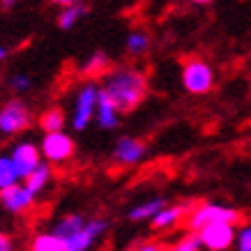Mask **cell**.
<instances>
[{"mask_svg": "<svg viewBox=\"0 0 251 251\" xmlns=\"http://www.w3.org/2000/svg\"><path fill=\"white\" fill-rule=\"evenodd\" d=\"M145 157V143L134 136H122L113 148V161L120 166H134Z\"/></svg>", "mask_w": 251, "mask_h": 251, "instance_id": "cell-11", "label": "cell"}, {"mask_svg": "<svg viewBox=\"0 0 251 251\" xmlns=\"http://www.w3.org/2000/svg\"><path fill=\"white\" fill-rule=\"evenodd\" d=\"M85 14H88L85 5H81V2H65V7L58 14V28L60 30H72Z\"/></svg>", "mask_w": 251, "mask_h": 251, "instance_id": "cell-17", "label": "cell"}, {"mask_svg": "<svg viewBox=\"0 0 251 251\" xmlns=\"http://www.w3.org/2000/svg\"><path fill=\"white\" fill-rule=\"evenodd\" d=\"M9 159L14 164L16 168V175H19V180H25L28 175H32L42 166V152H39V145H35L32 141H21V143H16L12 148V152H9Z\"/></svg>", "mask_w": 251, "mask_h": 251, "instance_id": "cell-7", "label": "cell"}, {"mask_svg": "<svg viewBox=\"0 0 251 251\" xmlns=\"http://www.w3.org/2000/svg\"><path fill=\"white\" fill-rule=\"evenodd\" d=\"M106 69H108V55L104 53V51H95V53L85 60L81 72H83L88 78H99V76H104Z\"/></svg>", "mask_w": 251, "mask_h": 251, "instance_id": "cell-20", "label": "cell"}, {"mask_svg": "<svg viewBox=\"0 0 251 251\" xmlns=\"http://www.w3.org/2000/svg\"><path fill=\"white\" fill-rule=\"evenodd\" d=\"M5 58H7V49L0 44V60H5Z\"/></svg>", "mask_w": 251, "mask_h": 251, "instance_id": "cell-28", "label": "cell"}, {"mask_svg": "<svg viewBox=\"0 0 251 251\" xmlns=\"http://www.w3.org/2000/svg\"><path fill=\"white\" fill-rule=\"evenodd\" d=\"M108 230V221L101 217H92L85 221V226L78 230L76 235L65 240V251H90L99 242V237H104Z\"/></svg>", "mask_w": 251, "mask_h": 251, "instance_id": "cell-9", "label": "cell"}, {"mask_svg": "<svg viewBox=\"0 0 251 251\" xmlns=\"http://www.w3.org/2000/svg\"><path fill=\"white\" fill-rule=\"evenodd\" d=\"M249 85H251V83H249Z\"/></svg>", "mask_w": 251, "mask_h": 251, "instance_id": "cell-29", "label": "cell"}, {"mask_svg": "<svg viewBox=\"0 0 251 251\" xmlns=\"http://www.w3.org/2000/svg\"><path fill=\"white\" fill-rule=\"evenodd\" d=\"M125 49H127V53L129 55L141 58V55L150 49V37H148V32L145 30H131L129 35H127V44H125Z\"/></svg>", "mask_w": 251, "mask_h": 251, "instance_id": "cell-21", "label": "cell"}, {"mask_svg": "<svg viewBox=\"0 0 251 251\" xmlns=\"http://www.w3.org/2000/svg\"><path fill=\"white\" fill-rule=\"evenodd\" d=\"M30 251H65V242L51 230H42L32 235Z\"/></svg>", "mask_w": 251, "mask_h": 251, "instance_id": "cell-19", "label": "cell"}, {"mask_svg": "<svg viewBox=\"0 0 251 251\" xmlns=\"http://www.w3.org/2000/svg\"><path fill=\"white\" fill-rule=\"evenodd\" d=\"M95 120L101 129H118V125H120V111L115 108V104L111 99L106 97V92L101 90L99 92V104H97V115H95Z\"/></svg>", "mask_w": 251, "mask_h": 251, "instance_id": "cell-13", "label": "cell"}, {"mask_svg": "<svg viewBox=\"0 0 251 251\" xmlns=\"http://www.w3.org/2000/svg\"><path fill=\"white\" fill-rule=\"evenodd\" d=\"M201 249H203V244H201L196 233H184L182 237H177L171 244H166V251H201Z\"/></svg>", "mask_w": 251, "mask_h": 251, "instance_id": "cell-23", "label": "cell"}, {"mask_svg": "<svg viewBox=\"0 0 251 251\" xmlns=\"http://www.w3.org/2000/svg\"><path fill=\"white\" fill-rule=\"evenodd\" d=\"M65 125H67V118H65V111L62 108H46L44 113L39 115V127L44 134H58V131H65Z\"/></svg>", "mask_w": 251, "mask_h": 251, "instance_id": "cell-18", "label": "cell"}, {"mask_svg": "<svg viewBox=\"0 0 251 251\" xmlns=\"http://www.w3.org/2000/svg\"><path fill=\"white\" fill-rule=\"evenodd\" d=\"M191 207H194V205H189V203L166 205L152 221H150V226H152V230H157V233H164V230L175 228L177 224L187 221V217H189V212H191Z\"/></svg>", "mask_w": 251, "mask_h": 251, "instance_id": "cell-12", "label": "cell"}, {"mask_svg": "<svg viewBox=\"0 0 251 251\" xmlns=\"http://www.w3.org/2000/svg\"><path fill=\"white\" fill-rule=\"evenodd\" d=\"M235 251H251V221H244V224L237 226Z\"/></svg>", "mask_w": 251, "mask_h": 251, "instance_id": "cell-24", "label": "cell"}, {"mask_svg": "<svg viewBox=\"0 0 251 251\" xmlns=\"http://www.w3.org/2000/svg\"><path fill=\"white\" fill-rule=\"evenodd\" d=\"M9 85H12V90H14L16 95H23V92L30 90L32 78L28 76V74H14V76H12V81H9Z\"/></svg>", "mask_w": 251, "mask_h": 251, "instance_id": "cell-25", "label": "cell"}, {"mask_svg": "<svg viewBox=\"0 0 251 251\" xmlns=\"http://www.w3.org/2000/svg\"><path fill=\"white\" fill-rule=\"evenodd\" d=\"M210 224H235V226H240L242 224V214H240V210H235L230 205L205 201V203H196L191 207L189 217L184 221V226H187L189 233H198L201 228H205Z\"/></svg>", "mask_w": 251, "mask_h": 251, "instance_id": "cell-2", "label": "cell"}, {"mask_svg": "<svg viewBox=\"0 0 251 251\" xmlns=\"http://www.w3.org/2000/svg\"><path fill=\"white\" fill-rule=\"evenodd\" d=\"M164 207H166V201H164V198H148V201H143V203H138V205L131 207L129 212H127V219L129 221H152Z\"/></svg>", "mask_w": 251, "mask_h": 251, "instance_id": "cell-15", "label": "cell"}, {"mask_svg": "<svg viewBox=\"0 0 251 251\" xmlns=\"http://www.w3.org/2000/svg\"><path fill=\"white\" fill-rule=\"evenodd\" d=\"M235 224H210L205 228H201L196 233L203 249L207 251H226L230 247H235Z\"/></svg>", "mask_w": 251, "mask_h": 251, "instance_id": "cell-8", "label": "cell"}, {"mask_svg": "<svg viewBox=\"0 0 251 251\" xmlns=\"http://www.w3.org/2000/svg\"><path fill=\"white\" fill-rule=\"evenodd\" d=\"M101 90L115 104V108L122 113H131L134 108L143 104L148 95V76L136 67H115L104 78Z\"/></svg>", "mask_w": 251, "mask_h": 251, "instance_id": "cell-1", "label": "cell"}, {"mask_svg": "<svg viewBox=\"0 0 251 251\" xmlns=\"http://www.w3.org/2000/svg\"><path fill=\"white\" fill-rule=\"evenodd\" d=\"M180 81H182L184 90L191 95H207L214 88V69L205 58H184L182 69H180Z\"/></svg>", "mask_w": 251, "mask_h": 251, "instance_id": "cell-3", "label": "cell"}, {"mask_svg": "<svg viewBox=\"0 0 251 251\" xmlns=\"http://www.w3.org/2000/svg\"><path fill=\"white\" fill-rule=\"evenodd\" d=\"M39 152L46 164H65L74 157V138L65 131L58 134H44L39 143Z\"/></svg>", "mask_w": 251, "mask_h": 251, "instance_id": "cell-6", "label": "cell"}, {"mask_svg": "<svg viewBox=\"0 0 251 251\" xmlns=\"http://www.w3.org/2000/svg\"><path fill=\"white\" fill-rule=\"evenodd\" d=\"M99 88L97 83H83L78 88L76 97H74V113H72V129L74 131H83L92 120H95V115H97V104H99Z\"/></svg>", "mask_w": 251, "mask_h": 251, "instance_id": "cell-4", "label": "cell"}, {"mask_svg": "<svg viewBox=\"0 0 251 251\" xmlns=\"http://www.w3.org/2000/svg\"><path fill=\"white\" fill-rule=\"evenodd\" d=\"M131 251H166V244L154 242V240H145V242H138Z\"/></svg>", "mask_w": 251, "mask_h": 251, "instance_id": "cell-26", "label": "cell"}, {"mask_svg": "<svg viewBox=\"0 0 251 251\" xmlns=\"http://www.w3.org/2000/svg\"><path fill=\"white\" fill-rule=\"evenodd\" d=\"M30 108L21 99H9L0 106V134L2 136H16L30 127Z\"/></svg>", "mask_w": 251, "mask_h": 251, "instance_id": "cell-5", "label": "cell"}, {"mask_svg": "<svg viewBox=\"0 0 251 251\" xmlns=\"http://www.w3.org/2000/svg\"><path fill=\"white\" fill-rule=\"evenodd\" d=\"M0 205L12 214H23L35 205V196L25 189V184L19 182L14 187H9V189L0 191Z\"/></svg>", "mask_w": 251, "mask_h": 251, "instance_id": "cell-10", "label": "cell"}, {"mask_svg": "<svg viewBox=\"0 0 251 251\" xmlns=\"http://www.w3.org/2000/svg\"><path fill=\"white\" fill-rule=\"evenodd\" d=\"M85 217L83 214H78V212H69V214H65V217H60V219L53 224V228H51V233H55V235L60 237L62 242L65 240H69L72 235H76L78 230L85 226Z\"/></svg>", "mask_w": 251, "mask_h": 251, "instance_id": "cell-14", "label": "cell"}, {"mask_svg": "<svg viewBox=\"0 0 251 251\" xmlns=\"http://www.w3.org/2000/svg\"><path fill=\"white\" fill-rule=\"evenodd\" d=\"M0 251H14V240L0 230Z\"/></svg>", "mask_w": 251, "mask_h": 251, "instance_id": "cell-27", "label": "cell"}, {"mask_svg": "<svg viewBox=\"0 0 251 251\" xmlns=\"http://www.w3.org/2000/svg\"><path fill=\"white\" fill-rule=\"evenodd\" d=\"M19 175H16V168L9 159V154H0V191L9 189V187H14L19 184Z\"/></svg>", "mask_w": 251, "mask_h": 251, "instance_id": "cell-22", "label": "cell"}, {"mask_svg": "<svg viewBox=\"0 0 251 251\" xmlns=\"http://www.w3.org/2000/svg\"><path fill=\"white\" fill-rule=\"evenodd\" d=\"M51 177H53V168H51V164L42 161V166H39L32 175H28V177L23 180V184H25V189L30 191L32 196H37V194H42V191L51 184Z\"/></svg>", "mask_w": 251, "mask_h": 251, "instance_id": "cell-16", "label": "cell"}]
</instances>
